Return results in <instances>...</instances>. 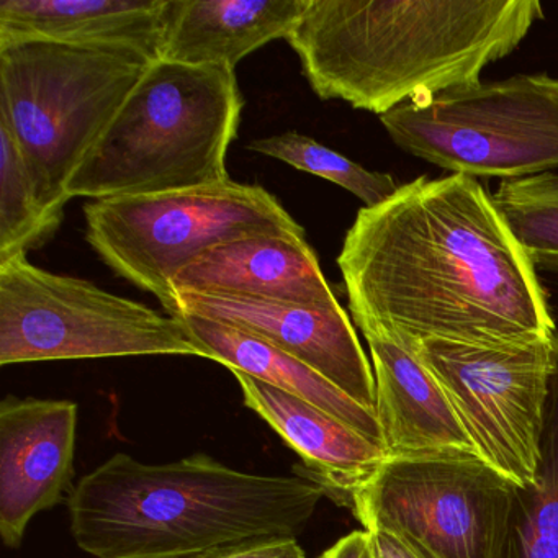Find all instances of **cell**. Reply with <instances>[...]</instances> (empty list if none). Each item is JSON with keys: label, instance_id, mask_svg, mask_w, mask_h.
<instances>
[{"label": "cell", "instance_id": "6da1fadb", "mask_svg": "<svg viewBox=\"0 0 558 558\" xmlns=\"http://www.w3.org/2000/svg\"><path fill=\"white\" fill-rule=\"evenodd\" d=\"M338 266L362 332L488 345L557 332L535 267L469 175H421L361 208Z\"/></svg>", "mask_w": 558, "mask_h": 558}, {"label": "cell", "instance_id": "7a4b0ae2", "mask_svg": "<svg viewBox=\"0 0 558 558\" xmlns=\"http://www.w3.org/2000/svg\"><path fill=\"white\" fill-rule=\"evenodd\" d=\"M542 19L537 0H310L287 41L319 99L381 117L480 83Z\"/></svg>", "mask_w": 558, "mask_h": 558}, {"label": "cell", "instance_id": "3957f363", "mask_svg": "<svg viewBox=\"0 0 558 558\" xmlns=\"http://www.w3.org/2000/svg\"><path fill=\"white\" fill-rule=\"evenodd\" d=\"M323 496L302 472L254 475L207 453L143 463L117 452L66 501L74 541L93 557L187 558L256 538H296Z\"/></svg>", "mask_w": 558, "mask_h": 558}, {"label": "cell", "instance_id": "277c9868", "mask_svg": "<svg viewBox=\"0 0 558 558\" xmlns=\"http://www.w3.org/2000/svg\"><path fill=\"white\" fill-rule=\"evenodd\" d=\"M236 71L156 60L68 182V197H138L231 181Z\"/></svg>", "mask_w": 558, "mask_h": 558}, {"label": "cell", "instance_id": "5b68a950", "mask_svg": "<svg viewBox=\"0 0 558 558\" xmlns=\"http://www.w3.org/2000/svg\"><path fill=\"white\" fill-rule=\"evenodd\" d=\"M153 61L125 45L0 44V120L45 210L63 220L68 182Z\"/></svg>", "mask_w": 558, "mask_h": 558}, {"label": "cell", "instance_id": "8992f818", "mask_svg": "<svg viewBox=\"0 0 558 558\" xmlns=\"http://www.w3.org/2000/svg\"><path fill=\"white\" fill-rule=\"evenodd\" d=\"M84 218L97 256L117 276L155 295L171 316H178L174 280L207 251L243 238H306L276 195L234 181L93 201Z\"/></svg>", "mask_w": 558, "mask_h": 558}, {"label": "cell", "instance_id": "52a82bcc", "mask_svg": "<svg viewBox=\"0 0 558 558\" xmlns=\"http://www.w3.org/2000/svg\"><path fill=\"white\" fill-rule=\"evenodd\" d=\"M380 123L398 148L450 174L512 181L558 171V80L548 74L421 97Z\"/></svg>", "mask_w": 558, "mask_h": 558}, {"label": "cell", "instance_id": "ba28073f", "mask_svg": "<svg viewBox=\"0 0 558 558\" xmlns=\"http://www.w3.org/2000/svg\"><path fill=\"white\" fill-rule=\"evenodd\" d=\"M135 355L208 359L178 316L41 269L27 254L0 264V365Z\"/></svg>", "mask_w": 558, "mask_h": 558}, {"label": "cell", "instance_id": "9c48e42d", "mask_svg": "<svg viewBox=\"0 0 558 558\" xmlns=\"http://www.w3.org/2000/svg\"><path fill=\"white\" fill-rule=\"evenodd\" d=\"M514 488L482 459L388 457L344 506L427 558H502Z\"/></svg>", "mask_w": 558, "mask_h": 558}, {"label": "cell", "instance_id": "30bf717a", "mask_svg": "<svg viewBox=\"0 0 558 558\" xmlns=\"http://www.w3.org/2000/svg\"><path fill=\"white\" fill-rule=\"evenodd\" d=\"M404 344L433 372L480 457L515 485L534 483L554 338L501 345L439 339Z\"/></svg>", "mask_w": 558, "mask_h": 558}, {"label": "cell", "instance_id": "8fae6325", "mask_svg": "<svg viewBox=\"0 0 558 558\" xmlns=\"http://www.w3.org/2000/svg\"><path fill=\"white\" fill-rule=\"evenodd\" d=\"M175 305L178 316H198L231 326L299 359L375 413L374 368L341 303L306 306L214 293L175 292Z\"/></svg>", "mask_w": 558, "mask_h": 558}, {"label": "cell", "instance_id": "7c38bea8", "mask_svg": "<svg viewBox=\"0 0 558 558\" xmlns=\"http://www.w3.org/2000/svg\"><path fill=\"white\" fill-rule=\"evenodd\" d=\"M76 430L74 401L9 395L0 403V537L9 548L73 492Z\"/></svg>", "mask_w": 558, "mask_h": 558}, {"label": "cell", "instance_id": "4fadbf2b", "mask_svg": "<svg viewBox=\"0 0 558 558\" xmlns=\"http://www.w3.org/2000/svg\"><path fill=\"white\" fill-rule=\"evenodd\" d=\"M362 335L371 349L375 413L388 457L482 459L446 391L416 352L381 331Z\"/></svg>", "mask_w": 558, "mask_h": 558}, {"label": "cell", "instance_id": "5bb4252c", "mask_svg": "<svg viewBox=\"0 0 558 558\" xmlns=\"http://www.w3.org/2000/svg\"><path fill=\"white\" fill-rule=\"evenodd\" d=\"M175 292L306 306L339 305L306 238L277 234L243 238L207 251L179 274Z\"/></svg>", "mask_w": 558, "mask_h": 558}, {"label": "cell", "instance_id": "9a60e30c", "mask_svg": "<svg viewBox=\"0 0 558 558\" xmlns=\"http://www.w3.org/2000/svg\"><path fill=\"white\" fill-rule=\"evenodd\" d=\"M231 374L240 384L244 404L299 453L303 469L296 470L318 483L339 505L344 506L349 495L388 459L384 444L368 439L308 401L243 372Z\"/></svg>", "mask_w": 558, "mask_h": 558}, {"label": "cell", "instance_id": "2e32d148", "mask_svg": "<svg viewBox=\"0 0 558 558\" xmlns=\"http://www.w3.org/2000/svg\"><path fill=\"white\" fill-rule=\"evenodd\" d=\"M310 0H169L159 60L236 70L274 40H287Z\"/></svg>", "mask_w": 558, "mask_h": 558}, {"label": "cell", "instance_id": "e0dca14e", "mask_svg": "<svg viewBox=\"0 0 558 558\" xmlns=\"http://www.w3.org/2000/svg\"><path fill=\"white\" fill-rule=\"evenodd\" d=\"M169 0H2L0 44L125 45L159 60Z\"/></svg>", "mask_w": 558, "mask_h": 558}, {"label": "cell", "instance_id": "ac0fdd59", "mask_svg": "<svg viewBox=\"0 0 558 558\" xmlns=\"http://www.w3.org/2000/svg\"><path fill=\"white\" fill-rule=\"evenodd\" d=\"M178 318L182 319L192 338L207 352L208 361L218 362L231 372H243L300 400L308 401L318 410L354 427L368 439L384 444L377 414L352 400L315 368L231 326L192 315Z\"/></svg>", "mask_w": 558, "mask_h": 558}, {"label": "cell", "instance_id": "d6986e66", "mask_svg": "<svg viewBox=\"0 0 558 558\" xmlns=\"http://www.w3.org/2000/svg\"><path fill=\"white\" fill-rule=\"evenodd\" d=\"M534 483L515 485L502 558H558V332Z\"/></svg>", "mask_w": 558, "mask_h": 558}, {"label": "cell", "instance_id": "ffe728a7", "mask_svg": "<svg viewBox=\"0 0 558 558\" xmlns=\"http://www.w3.org/2000/svg\"><path fill=\"white\" fill-rule=\"evenodd\" d=\"M61 221L41 207L17 140L0 120V264L44 246Z\"/></svg>", "mask_w": 558, "mask_h": 558}, {"label": "cell", "instance_id": "44dd1931", "mask_svg": "<svg viewBox=\"0 0 558 558\" xmlns=\"http://www.w3.org/2000/svg\"><path fill=\"white\" fill-rule=\"evenodd\" d=\"M492 197L535 270H558V172L502 181Z\"/></svg>", "mask_w": 558, "mask_h": 558}, {"label": "cell", "instance_id": "7402d4cb", "mask_svg": "<svg viewBox=\"0 0 558 558\" xmlns=\"http://www.w3.org/2000/svg\"><path fill=\"white\" fill-rule=\"evenodd\" d=\"M246 148L339 185L367 208L384 204L401 185L390 174L368 171L341 153L293 130L254 140Z\"/></svg>", "mask_w": 558, "mask_h": 558}, {"label": "cell", "instance_id": "603a6c76", "mask_svg": "<svg viewBox=\"0 0 558 558\" xmlns=\"http://www.w3.org/2000/svg\"><path fill=\"white\" fill-rule=\"evenodd\" d=\"M187 558H305V550L296 538L270 537L225 545Z\"/></svg>", "mask_w": 558, "mask_h": 558}, {"label": "cell", "instance_id": "cb8c5ba5", "mask_svg": "<svg viewBox=\"0 0 558 558\" xmlns=\"http://www.w3.org/2000/svg\"><path fill=\"white\" fill-rule=\"evenodd\" d=\"M318 558H375L374 545L368 531H354L339 538Z\"/></svg>", "mask_w": 558, "mask_h": 558}, {"label": "cell", "instance_id": "d4e9b609", "mask_svg": "<svg viewBox=\"0 0 558 558\" xmlns=\"http://www.w3.org/2000/svg\"><path fill=\"white\" fill-rule=\"evenodd\" d=\"M375 558H427L416 547L387 531H368Z\"/></svg>", "mask_w": 558, "mask_h": 558}]
</instances>
